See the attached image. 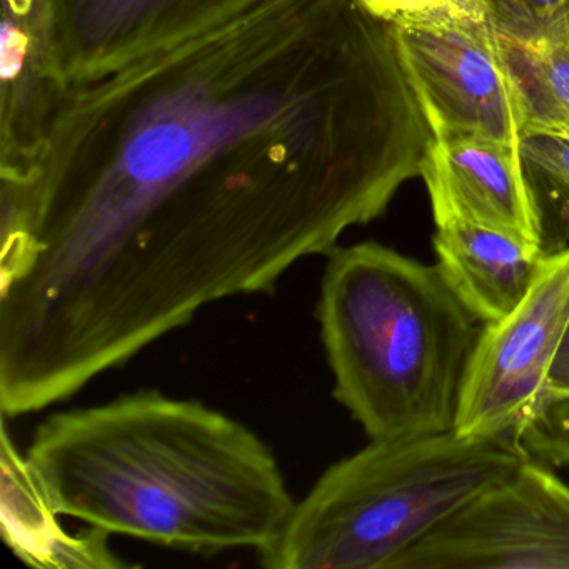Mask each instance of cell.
<instances>
[{
    "label": "cell",
    "instance_id": "obj_11",
    "mask_svg": "<svg viewBox=\"0 0 569 569\" xmlns=\"http://www.w3.org/2000/svg\"><path fill=\"white\" fill-rule=\"evenodd\" d=\"M435 251L446 281L481 325L509 315L548 258L538 242L466 222L438 228Z\"/></svg>",
    "mask_w": 569,
    "mask_h": 569
},
{
    "label": "cell",
    "instance_id": "obj_20",
    "mask_svg": "<svg viewBox=\"0 0 569 569\" xmlns=\"http://www.w3.org/2000/svg\"><path fill=\"white\" fill-rule=\"evenodd\" d=\"M565 42H566V44L569 46V22H568V28H566Z\"/></svg>",
    "mask_w": 569,
    "mask_h": 569
},
{
    "label": "cell",
    "instance_id": "obj_21",
    "mask_svg": "<svg viewBox=\"0 0 569 569\" xmlns=\"http://www.w3.org/2000/svg\"><path fill=\"white\" fill-rule=\"evenodd\" d=\"M562 132H569V128L568 129H562Z\"/></svg>",
    "mask_w": 569,
    "mask_h": 569
},
{
    "label": "cell",
    "instance_id": "obj_6",
    "mask_svg": "<svg viewBox=\"0 0 569 569\" xmlns=\"http://www.w3.org/2000/svg\"><path fill=\"white\" fill-rule=\"evenodd\" d=\"M395 24L432 138L519 144L518 98L488 19L425 9L401 16Z\"/></svg>",
    "mask_w": 569,
    "mask_h": 569
},
{
    "label": "cell",
    "instance_id": "obj_7",
    "mask_svg": "<svg viewBox=\"0 0 569 569\" xmlns=\"http://www.w3.org/2000/svg\"><path fill=\"white\" fill-rule=\"evenodd\" d=\"M569 322V248L546 258L528 296L482 325L459 399L455 432L516 435L546 398V382Z\"/></svg>",
    "mask_w": 569,
    "mask_h": 569
},
{
    "label": "cell",
    "instance_id": "obj_14",
    "mask_svg": "<svg viewBox=\"0 0 569 569\" xmlns=\"http://www.w3.org/2000/svg\"><path fill=\"white\" fill-rule=\"evenodd\" d=\"M519 159L546 254L569 248V132L525 131Z\"/></svg>",
    "mask_w": 569,
    "mask_h": 569
},
{
    "label": "cell",
    "instance_id": "obj_12",
    "mask_svg": "<svg viewBox=\"0 0 569 569\" xmlns=\"http://www.w3.org/2000/svg\"><path fill=\"white\" fill-rule=\"evenodd\" d=\"M4 472V538L12 551L29 565L49 568H119L126 566L108 548L109 532L92 528L69 536L58 522V512L46 498L28 458L12 448L8 429H2Z\"/></svg>",
    "mask_w": 569,
    "mask_h": 569
},
{
    "label": "cell",
    "instance_id": "obj_4",
    "mask_svg": "<svg viewBox=\"0 0 569 569\" xmlns=\"http://www.w3.org/2000/svg\"><path fill=\"white\" fill-rule=\"evenodd\" d=\"M526 458L515 435L371 439L322 472L259 559L269 569H388Z\"/></svg>",
    "mask_w": 569,
    "mask_h": 569
},
{
    "label": "cell",
    "instance_id": "obj_13",
    "mask_svg": "<svg viewBox=\"0 0 569 569\" xmlns=\"http://www.w3.org/2000/svg\"><path fill=\"white\" fill-rule=\"evenodd\" d=\"M515 86L522 132L569 128V46L565 41L525 46L501 41Z\"/></svg>",
    "mask_w": 569,
    "mask_h": 569
},
{
    "label": "cell",
    "instance_id": "obj_15",
    "mask_svg": "<svg viewBox=\"0 0 569 569\" xmlns=\"http://www.w3.org/2000/svg\"><path fill=\"white\" fill-rule=\"evenodd\" d=\"M489 24L501 41L536 46L565 41L569 0H486Z\"/></svg>",
    "mask_w": 569,
    "mask_h": 569
},
{
    "label": "cell",
    "instance_id": "obj_5",
    "mask_svg": "<svg viewBox=\"0 0 569 569\" xmlns=\"http://www.w3.org/2000/svg\"><path fill=\"white\" fill-rule=\"evenodd\" d=\"M388 569H569V486L551 466L528 456Z\"/></svg>",
    "mask_w": 569,
    "mask_h": 569
},
{
    "label": "cell",
    "instance_id": "obj_17",
    "mask_svg": "<svg viewBox=\"0 0 569 569\" xmlns=\"http://www.w3.org/2000/svg\"><path fill=\"white\" fill-rule=\"evenodd\" d=\"M569 398V322L546 382V401ZM542 402V405H545Z\"/></svg>",
    "mask_w": 569,
    "mask_h": 569
},
{
    "label": "cell",
    "instance_id": "obj_10",
    "mask_svg": "<svg viewBox=\"0 0 569 569\" xmlns=\"http://www.w3.org/2000/svg\"><path fill=\"white\" fill-rule=\"evenodd\" d=\"M52 0H2L0 26V149L36 151L62 89L51 69Z\"/></svg>",
    "mask_w": 569,
    "mask_h": 569
},
{
    "label": "cell",
    "instance_id": "obj_2",
    "mask_svg": "<svg viewBox=\"0 0 569 569\" xmlns=\"http://www.w3.org/2000/svg\"><path fill=\"white\" fill-rule=\"evenodd\" d=\"M28 461L59 516L184 551L261 556L296 508L278 458L254 431L158 391L52 415Z\"/></svg>",
    "mask_w": 569,
    "mask_h": 569
},
{
    "label": "cell",
    "instance_id": "obj_19",
    "mask_svg": "<svg viewBox=\"0 0 569 569\" xmlns=\"http://www.w3.org/2000/svg\"><path fill=\"white\" fill-rule=\"evenodd\" d=\"M372 12L381 18L396 21L401 16L416 12L419 9L418 0H362Z\"/></svg>",
    "mask_w": 569,
    "mask_h": 569
},
{
    "label": "cell",
    "instance_id": "obj_8",
    "mask_svg": "<svg viewBox=\"0 0 569 569\" xmlns=\"http://www.w3.org/2000/svg\"><path fill=\"white\" fill-rule=\"evenodd\" d=\"M261 0H52L49 49L62 91L189 41Z\"/></svg>",
    "mask_w": 569,
    "mask_h": 569
},
{
    "label": "cell",
    "instance_id": "obj_16",
    "mask_svg": "<svg viewBox=\"0 0 569 569\" xmlns=\"http://www.w3.org/2000/svg\"><path fill=\"white\" fill-rule=\"evenodd\" d=\"M515 436L529 458L569 469V398L546 401Z\"/></svg>",
    "mask_w": 569,
    "mask_h": 569
},
{
    "label": "cell",
    "instance_id": "obj_9",
    "mask_svg": "<svg viewBox=\"0 0 569 569\" xmlns=\"http://www.w3.org/2000/svg\"><path fill=\"white\" fill-rule=\"evenodd\" d=\"M518 146L486 138H432L419 176L428 188L436 228L466 222L541 244Z\"/></svg>",
    "mask_w": 569,
    "mask_h": 569
},
{
    "label": "cell",
    "instance_id": "obj_18",
    "mask_svg": "<svg viewBox=\"0 0 569 569\" xmlns=\"http://www.w3.org/2000/svg\"><path fill=\"white\" fill-rule=\"evenodd\" d=\"M418 11L425 9H451L469 18L488 19L486 0H418ZM416 11V12H418Z\"/></svg>",
    "mask_w": 569,
    "mask_h": 569
},
{
    "label": "cell",
    "instance_id": "obj_3",
    "mask_svg": "<svg viewBox=\"0 0 569 569\" xmlns=\"http://www.w3.org/2000/svg\"><path fill=\"white\" fill-rule=\"evenodd\" d=\"M318 319L335 398L369 439L455 431L482 325L438 262L372 241L336 246Z\"/></svg>",
    "mask_w": 569,
    "mask_h": 569
},
{
    "label": "cell",
    "instance_id": "obj_1",
    "mask_svg": "<svg viewBox=\"0 0 569 569\" xmlns=\"http://www.w3.org/2000/svg\"><path fill=\"white\" fill-rule=\"evenodd\" d=\"M431 139L395 21L362 0H261L66 89L0 178V401L42 411L272 291L385 214Z\"/></svg>",
    "mask_w": 569,
    "mask_h": 569
}]
</instances>
